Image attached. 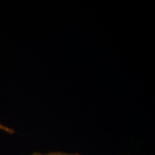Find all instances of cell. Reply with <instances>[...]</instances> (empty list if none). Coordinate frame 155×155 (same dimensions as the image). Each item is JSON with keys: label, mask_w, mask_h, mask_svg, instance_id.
<instances>
[{"label": "cell", "mask_w": 155, "mask_h": 155, "mask_svg": "<svg viewBox=\"0 0 155 155\" xmlns=\"http://www.w3.org/2000/svg\"><path fill=\"white\" fill-rule=\"evenodd\" d=\"M0 130L4 131H5V132H7V133H9V134L15 133V131L13 130L12 129H11V128H9V127H6V126L2 124H0Z\"/></svg>", "instance_id": "1"}, {"label": "cell", "mask_w": 155, "mask_h": 155, "mask_svg": "<svg viewBox=\"0 0 155 155\" xmlns=\"http://www.w3.org/2000/svg\"><path fill=\"white\" fill-rule=\"evenodd\" d=\"M47 155H78V154H66V153H63V152H54V153H50L49 154Z\"/></svg>", "instance_id": "2"}, {"label": "cell", "mask_w": 155, "mask_h": 155, "mask_svg": "<svg viewBox=\"0 0 155 155\" xmlns=\"http://www.w3.org/2000/svg\"><path fill=\"white\" fill-rule=\"evenodd\" d=\"M33 155H41V154H35Z\"/></svg>", "instance_id": "3"}]
</instances>
